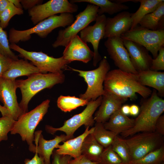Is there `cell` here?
I'll list each match as a JSON object with an SVG mask.
<instances>
[{
	"label": "cell",
	"mask_w": 164,
	"mask_h": 164,
	"mask_svg": "<svg viewBox=\"0 0 164 164\" xmlns=\"http://www.w3.org/2000/svg\"><path fill=\"white\" fill-rule=\"evenodd\" d=\"M136 74L119 69L109 71L104 82V91L112 93L126 101L128 98L131 100L136 99L137 93L144 99L147 98L152 91L149 88L139 82Z\"/></svg>",
	"instance_id": "cell-1"
},
{
	"label": "cell",
	"mask_w": 164,
	"mask_h": 164,
	"mask_svg": "<svg viewBox=\"0 0 164 164\" xmlns=\"http://www.w3.org/2000/svg\"><path fill=\"white\" fill-rule=\"evenodd\" d=\"M164 111V100L158 96L154 89L150 97L141 104L140 111L135 119L133 127L121 133L124 138L143 132H154L156 121Z\"/></svg>",
	"instance_id": "cell-2"
},
{
	"label": "cell",
	"mask_w": 164,
	"mask_h": 164,
	"mask_svg": "<svg viewBox=\"0 0 164 164\" xmlns=\"http://www.w3.org/2000/svg\"><path fill=\"white\" fill-rule=\"evenodd\" d=\"M65 78L63 73H38L28 77L25 80H15L17 87L20 89L22 94L19 105L23 114L28 112L29 103L37 93L45 88L50 89L56 84L62 83Z\"/></svg>",
	"instance_id": "cell-3"
},
{
	"label": "cell",
	"mask_w": 164,
	"mask_h": 164,
	"mask_svg": "<svg viewBox=\"0 0 164 164\" xmlns=\"http://www.w3.org/2000/svg\"><path fill=\"white\" fill-rule=\"evenodd\" d=\"M74 20L72 14L63 13L59 15L50 17L27 29L19 30L12 28L9 32V41L11 44H16L20 41H26L29 40L32 35L34 34L40 38H45L53 29L60 27L68 26Z\"/></svg>",
	"instance_id": "cell-4"
},
{
	"label": "cell",
	"mask_w": 164,
	"mask_h": 164,
	"mask_svg": "<svg viewBox=\"0 0 164 164\" xmlns=\"http://www.w3.org/2000/svg\"><path fill=\"white\" fill-rule=\"evenodd\" d=\"M50 101L46 99L34 109L21 116L15 121L10 131L12 135L19 134L22 140L26 141L29 145V151L34 153L36 147L33 143L34 141V131L47 112Z\"/></svg>",
	"instance_id": "cell-5"
},
{
	"label": "cell",
	"mask_w": 164,
	"mask_h": 164,
	"mask_svg": "<svg viewBox=\"0 0 164 164\" xmlns=\"http://www.w3.org/2000/svg\"><path fill=\"white\" fill-rule=\"evenodd\" d=\"M72 70L78 73V75L84 79L87 84L85 92L80 94V98L88 102L95 100L104 93V83L106 75L110 66L105 57L101 60L98 67L89 71H84L71 68Z\"/></svg>",
	"instance_id": "cell-6"
},
{
	"label": "cell",
	"mask_w": 164,
	"mask_h": 164,
	"mask_svg": "<svg viewBox=\"0 0 164 164\" xmlns=\"http://www.w3.org/2000/svg\"><path fill=\"white\" fill-rule=\"evenodd\" d=\"M9 46L11 49L19 53V56L31 61L41 73H63V70L66 69L69 63L62 56L55 58L42 52L28 51L16 44H11Z\"/></svg>",
	"instance_id": "cell-7"
},
{
	"label": "cell",
	"mask_w": 164,
	"mask_h": 164,
	"mask_svg": "<svg viewBox=\"0 0 164 164\" xmlns=\"http://www.w3.org/2000/svg\"><path fill=\"white\" fill-rule=\"evenodd\" d=\"M102 96H100L95 100L89 101L84 109L80 113L76 114L66 121L61 127L55 128L46 125L45 128L49 133L53 134L58 131L63 132L70 138H73L75 131L83 125L86 128L92 127L95 124L93 115L100 105Z\"/></svg>",
	"instance_id": "cell-8"
},
{
	"label": "cell",
	"mask_w": 164,
	"mask_h": 164,
	"mask_svg": "<svg viewBox=\"0 0 164 164\" xmlns=\"http://www.w3.org/2000/svg\"><path fill=\"white\" fill-rule=\"evenodd\" d=\"M99 7L88 4L85 9L76 16V19L70 25L58 32L56 40L52 44L53 48L65 46L79 32L95 21L98 15Z\"/></svg>",
	"instance_id": "cell-9"
},
{
	"label": "cell",
	"mask_w": 164,
	"mask_h": 164,
	"mask_svg": "<svg viewBox=\"0 0 164 164\" xmlns=\"http://www.w3.org/2000/svg\"><path fill=\"white\" fill-rule=\"evenodd\" d=\"M163 136L155 132H143L125 139L131 160L140 159L163 145Z\"/></svg>",
	"instance_id": "cell-10"
},
{
	"label": "cell",
	"mask_w": 164,
	"mask_h": 164,
	"mask_svg": "<svg viewBox=\"0 0 164 164\" xmlns=\"http://www.w3.org/2000/svg\"><path fill=\"white\" fill-rule=\"evenodd\" d=\"M121 37L143 46L151 52L153 59L157 56L161 47L164 46V30L153 31L138 25Z\"/></svg>",
	"instance_id": "cell-11"
},
{
	"label": "cell",
	"mask_w": 164,
	"mask_h": 164,
	"mask_svg": "<svg viewBox=\"0 0 164 164\" xmlns=\"http://www.w3.org/2000/svg\"><path fill=\"white\" fill-rule=\"evenodd\" d=\"M78 10V5L67 0H50L28 10V14L34 25L58 13H72Z\"/></svg>",
	"instance_id": "cell-12"
},
{
	"label": "cell",
	"mask_w": 164,
	"mask_h": 164,
	"mask_svg": "<svg viewBox=\"0 0 164 164\" xmlns=\"http://www.w3.org/2000/svg\"><path fill=\"white\" fill-rule=\"evenodd\" d=\"M104 45L110 57L120 70L128 73L137 74L132 65L128 51L120 37H109Z\"/></svg>",
	"instance_id": "cell-13"
},
{
	"label": "cell",
	"mask_w": 164,
	"mask_h": 164,
	"mask_svg": "<svg viewBox=\"0 0 164 164\" xmlns=\"http://www.w3.org/2000/svg\"><path fill=\"white\" fill-rule=\"evenodd\" d=\"M107 17L104 14L98 15L95 23L88 26L80 32V37L85 43H90L94 50L93 65L96 66L101 57L98 51L100 40L104 38Z\"/></svg>",
	"instance_id": "cell-14"
},
{
	"label": "cell",
	"mask_w": 164,
	"mask_h": 164,
	"mask_svg": "<svg viewBox=\"0 0 164 164\" xmlns=\"http://www.w3.org/2000/svg\"><path fill=\"white\" fill-rule=\"evenodd\" d=\"M15 80L2 79L0 82V101L9 111L10 116L16 121L23 113L17 102Z\"/></svg>",
	"instance_id": "cell-15"
},
{
	"label": "cell",
	"mask_w": 164,
	"mask_h": 164,
	"mask_svg": "<svg viewBox=\"0 0 164 164\" xmlns=\"http://www.w3.org/2000/svg\"><path fill=\"white\" fill-rule=\"evenodd\" d=\"M65 47L62 56L69 63L76 60L87 63L93 58V52L77 35Z\"/></svg>",
	"instance_id": "cell-16"
},
{
	"label": "cell",
	"mask_w": 164,
	"mask_h": 164,
	"mask_svg": "<svg viewBox=\"0 0 164 164\" xmlns=\"http://www.w3.org/2000/svg\"><path fill=\"white\" fill-rule=\"evenodd\" d=\"M122 39L135 70L138 72L150 70L152 58L149 51L145 47L136 43Z\"/></svg>",
	"instance_id": "cell-17"
},
{
	"label": "cell",
	"mask_w": 164,
	"mask_h": 164,
	"mask_svg": "<svg viewBox=\"0 0 164 164\" xmlns=\"http://www.w3.org/2000/svg\"><path fill=\"white\" fill-rule=\"evenodd\" d=\"M132 13L128 11L120 12L112 18H107L104 38L121 36L130 30L132 24Z\"/></svg>",
	"instance_id": "cell-18"
},
{
	"label": "cell",
	"mask_w": 164,
	"mask_h": 164,
	"mask_svg": "<svg viewBox=\"0 0 164 164\" xmlns=\"http://www.w3.org/2000/svg\"><path fill=\"white\" fill-rule=\"evenodd\" d=\"M102 96L101 104L94 118L96 122L104 123L127 101L112 93L106 91Z\"/></svg>",
	"instance_id": "cell-19"
},
{
	"label": "cell",
	"mask_w": 164,
	"mask_h": 164,
	"mask_svg": "<svg viewBox=\"0 0 164 164\" xmlns=\"http://www.w3.org/2000/svg\"><path fill=\"white\" fill-rule=\"evenodd\" d=\"M41 130L36 132L34 133V141L36 146L35 153L42 157L45 162L50 164V158L55 148L61 142L70 139L65 134L56 135L53 139L46 140L44 138Z\"/></svg>",
	"instance_id": "cell-20"
},
{
	"label": "cell",
	"mask_w": 164,
	"mask_h": 164,
	"mask_svg": "<svg viewBox=\"0 0 164 164\" xmlns=\"http://www.w3.org/2000/svg\"><path fill=\"white\" fill-rule=\"evenodd\" d=\"M41 73L39 70L31 63L25 59L13 60L8 70L3 74L2 78L9 80H15L19 77H28L34 74Z\"/></svg>",
	"instance_id": "cell-21"
},
{
	"label": "cell",
	"mask_w": 164,
	"mask_h": 164,
	"mask_svg": "<svg viewBox=\"0 0 164 164\" xmlns=\"http://www.w3.org/2000/svg\"><path fill=\"white\" fill-rule=\"evenodd\" d=\"M89 127L86 128L84 132L81 135L63 142L62 145H59L56 150L57 153L60 155H67L73 159L77 158L81 154V148L83 141L88 134L92 133L94 130V127L91 129Z\"/></svg>",
	"instance_id": "cell-22"
},
{
	"label": "cell",
	"mask_w": 164,
	"mask_h": 164,
	"mask_svg": "<svg viewBox=\"0 0 164 164\" xmlns=\"http://www.w3.org/2000/svg\"><path fill=\"white\" fill-rule=\"evenodd\" d=\"M135 119L130 118L124 114L120 108L110 116L108 121L103 124L106 129L118 135L132 128Z\"/></svg>",
	"instance_id": "cell-23"
},
{
	"label": "cell",
	"mask_w": 164,
	"mask_h": 164,
	"mask_svg": "<svg viewBox=\"0 0 164 164\" xmlns=\"http://www.w3.org/2000/svg\"><path fill=\"white\" fill-rule=\"evenodd\" d=\"M139 82L157 90L160 95H164V72L149 70L138 72L136 74Z\"/></svg>",
	"instance_id": "cell-24"
},
{
	"label": "cell",
	"mask_w": 164,
	"mask_h": 164,
	"mask_svg": "<svg viewBox=\"0 0 164 164\" xmlns=\"http://www.w3.org/2000/svg\"><path fill=\"white\" fill-rule=\"evenodd\" d=\"M138 24L142 27L152 30H164V1L153 12L145 16Z\"/></svg>",
	"instance_id": "cell-25"
},
{
	"label": "cell",
	"mask_w": 164,
	"mask_h": 164,
	"mask_svg": "<svg viewBox=\"0 0 164 164\" xmlns=\"http://www.w3.org/2000/svg\"><path fill=\"white\" fill-rule=\"evenodd\" d=\"M95 139L92 133L84 138L81 148V154L90 161L100 163L104 149Z\"/></svg>",
	"instance_id": "cell-26"
},
{
	"label": "cell",
	"mask_w": 164,
	"mask_h": 164,
	"mask_svg": "<svg viewBox=\"0 0 164 164\" xmlns=\"http://www.w3.org/2000/svg\"><path fill=\"white\" fill-rule=\"evenodd\" d=\"M70 2L74 3L86 2L97 6L99 7L98 15L105 13L112 15L129 9V7L125 4L108 0H71Z\"/></svg>",
	"instance_id": "cell-27"
},
{
	"label": "cell",
	"mask_w": 164,
	"mask_h": 164,
	"mask_svg": "<svg viewBox=\"0 0 164 164\" xmlns=\"http://www.w3.org/2000/svg\"><path fill=\"white\" fill-rule=\"evenodd\" d=\"M164 1L162 0H138L140 3L139 8L132 13V24L130 29L138 25L141 19L146 15L153 12L160 4Z\"/></svg>",
	"instance_id": "cell-28"
},
{
	"label": "cell",
	"mask_w": 164,
	"mask_h": 164,
	"mask_svg": "<svg viewBox=\"0 0 164 164\" xmlns=\"http://www.w3.org/2000/svg\"><path fill=\"white\" fill-rule=\"evenodd\" d=\"M92 133L96 141L104 148L111 145L116 136L113 132L106 129L103 123L96 122Z\"/></svg>",
	"instance_id": "cell-29"
},
{
	"label": "cell",
	"mask_w": 164,
	"mask_h": 164,
	"mask_svg": "<svg viewBox=\"0 0 164 164\" xmlns=\"http://www.w3.org/2000/svg\"><path fill=\"white\" fill-rule=\"evenodd\" d=\"M87 101L75 96L60 95L58 98L57 103L58 107L64 112H70L78 107L87 105Z\"/></svg>",
	"instance_id": "cell-30"
},
{
	"label": "cell",
	"mask_w": 164,
	"mask_h": 164,
	"mask_svg": "<svg viewBox=\"0 0 164 164\" xmlns=\"http://www.w3.org/2000/svg\"><path fill=\"white\" fill-rule=\"evenodd\" d=\"M163 162H164L163 145L140 159L130 160L128 164H161Z\"/></svg>",
	"instance_id": "cell-31"
},
{
	"label": "cell",
	"mask_w": 164,
	"mask_h": 164,
	"mask_svg": "<svg viewBox=\"0 0 164 164\" xmlns=\"http://www.w3.org/2000/svg\"><path fill=\"white\" fill-rule=\"evenodd\" d=\"M111 146L113 150L119 156L125 164L131 160L129 150L125 139L116 136Z\"/></svg>",
	"instance_id": "cell-32"
},
{
	"label": "cell",
	"mask_w": 164,
	"mask_h": 164,
	"mask_svg": "<svg viewBox=\"0 0 164 164\" xmlns=\"http://www.w3.org/2000/svg\"><path fill=\"white\" fill-rule=\"evenodd\" d=\"M23 13L22 9L18 8L12 3L3 12L0 13V26L4 29L7 27L11 19L15 15Z\"/></svg>",
	"instance_id": "cell-33"
},
{
	"label": "cell",
	"mask_w": 164,
	"mask_h": 164,
	"mask_svg": "<svg viewBox=\"0 0 164 164\" xmlns=\"http://www.w3.org/2000/svg\"><path fill=\"white\" fill-rule=\"evenodd\" d=\"M9 42L6 32L0 26V53L13 60L19 59L11 50Z\"/></svg>",
	"instance_id": "cell-34"
},
{
	"label": "cell",
	"mask_w": 164,
	"mask_h": 164,
	"mask_svg": "<svg viewBox=\"0 0 164 164\" xmlns=\"http://www.w3.org/2000/svg\"><path fill=\"white\" fill-rule=\"evenodd\" d=\"M100 164H125L119 156L113 150L111 145L104 148Z\"/></svg>",
	"instance_id": "cell-35"
},
{
	"label": "cell",
	"mask_w": 164,
	"mask_h": 164,
	"mask_svg": "<svg viewBox=\"0 0 164 164\" xmlns=\"http://www.w3.org/2000/svg\"><path fill=\"white\" fill-rule=\"evenodd\" d=\"M15 121L9 116L0 118V142L8 139V134L12 130Z\"/></svg>",
	"instance_id": "cell-36"
},
{
	"label": "cell",
	"mask_w": 164,
	"mask_h": 164,
	"mask_svg": "<svg viewBox=\"0 0 164 164\" xmlns=\"http://www.w3.org/2000/svg\"><path fill=\"white\" fill-rule=\"evenodd\" d=\"M159 53L155 59H152L150 70L158 71L164 70V47L159 49Z\"/></svg>",
	"instance_id": "cell-37"
},
{
	"label": "cell",
	"mask_w": 164,
	"mask_h": 164,
	"mask_svg": "<svg viewBox=\"0 0 164 164\" xmlns=\"http://www.w3.org/2000/svg\"><path fill=\"white\" fill-rule=\"evenodd\" d=\"M53 160L51 164H69L72 158L70 156L58 154L54 150L52 154Z\"/></svg>",
	"instance_id": "cell-38"
},
{
	"label": "cell",
	"mask_w": 164,
	"mask_h": 164,
	"mask_svg": "<svg viewBox=\"0 0 164 164\" xmlns=\"http://www.w3.org/2000/svg\"><path fill=\"white\" fill-rule=\"evenodd\" d=\"M13 60L0 53V82L3 74L9 68Z\"/></svg>",
	"instance_id": "cell-39"
},
{
	"label": "cell",
	"mask_w": 164,
	"mask_h": 164,
	"mask_svg": "<svg viewBox=\"0 0 164 164\" xmlns=\"http://www.w3.org/2000/svg\"><path fill=\"white\" fill-rule=\"evenodd\" d=\"M99 163L93 162L87 158L81 155L79 157L71 159L69 162V164H98Z\"/></svg>",
	"instance_id": "cell-40"
},
{
	"label": "cell",
	"mask_w": 164,
	"mask_h": 164,
	"mask_svg": "<svg viewBox=\"0 0 164 164\" xmlns=\"http://www.w3.org/2000/svg\"><path fill=\"white\" fill-rule=\"evenodd\" d=\"M43 0H21L22 7L25 9H29L36 5L42 4Z\"/></svg>",
	"instance_id": "cell-41"
},
{
	"label": "cell",
	"mask_w": 164,
	"mask_h": 164,
	"mask_svg": "<svg viewBox=\"0 0 164 164\" xmlns=\"http://www.w3.org/2000/svg\"><path fill=\"white\" fill-rule=\"evenodd\" d=\"M155 131L159 134L164 135V115H161L158 118L155 126Z\"/></svg>",
	"instance_id": "cell-42"
},
{
	"label": "cell",
	"mask_w": 164,
	"mask_h": 164,
	"mask_svg": "<svg viewBox=\"0 0 164 164\" xmlns=\"http://www.w3.org/2000/svg\"><path fill=\"white\" fill-rule=\"evenodd\" d=\"M35 153L34 156L31 159H26L24 161V164H47L45 162L43 159L39 156L37 152H36Z\"/></svg>",
	"instance_id": "cell-43"
},
{
	"label": "cell",
	"mask_w": 164,
	"mask_h": 164,
	"mask_svg": "<svg viewBox=\"0 0 164 164\" xmlns=\"http://www.w3.org/2000/svg\"><path fill=\"white\" fill-rule=\"evenodd\" d=\"M140 109L139 107L136 104H132L130 106L129 114L135 116L139 114Z\"/></svg>",
	"instance_id": "cell-44"
},
{
	"label": "cell",
	"mask_w": 164,
	"mask_h": 164,
	"mask_svg": "<svg viewBox=\"0 0 164 164\" xmlns=\"http://www.w3.org/2000/svg\"><path fill=\"white\" fill-rule=\"evenodd\" d=\"M12 3L10 0H0V13L8 8Z\"/></svg>",
	"instance_id": "cell-45"
},
{
	"label": "cell",
	"mask_w": 164,
	"mask_h": 164,
	"mask_svg": "<svg viewBox=\"0 0 164 164\" xmlns=\"http://www.w3.org/2000/svg\"><path fill=\"white\" fill-rule=\"evenodd\" d=\"M130 106L126 104L122 106L121 108V112L126 115L129 114Z\"/></svg>",
	"instance_id": "cell-46"
},
{
	"label": "cell",
	"mask_w": 164,
	"mask_h": 164,
	"mask_svg": "<svg viewBox=\"0 0 164 164\" xmlns=\"http://www.w3.org/2000/svg\"><path fill=\"white\" fill-rule=\"evenodd\" d=\"M0 111L2 116H10L8 111L7 109L4 106H2L0 104Z\"/></svg>",
	"instance_id": "cell-47"
},
{
	"label": "cell",
	"mask_w": 164,
	"mask_h": 164,
	"mask_svg": "<svg viewBox=\"0 0 164 164\" xmlns=\"http://www.w3.org/2000/svg\"><path fill=\"white\" fill-rule=\"evenodd\" d=\"M10 1L16 7L22 9L20 0H10Z\"/></svg>",
	"instance_id": "cell-48"
},
{
	"label": "cell",
	"mask_w": 164,
	"mask_h": 164,
	"mask_svg": "<svg viewBox=\"0 0 164 164\" xmlns=\"http://www.w3.org/2000/svg\"><path fill=\"white\" fill-rule=\"evenodd\" d=\"M161 164H164V162H163Z\"/></svg>",
	"instance_id": "cell-49"
},
{
	"label": "cell",
	"mask_w": 164,
	"mask_h": 164,
	"mask_svg": "<svg viewBox=\"0 0 164 164\" xmlns=\"http://www.w3.org/2000/svg\"></svg>",
	"instance_id": "cell-50"
}]
</instances>
